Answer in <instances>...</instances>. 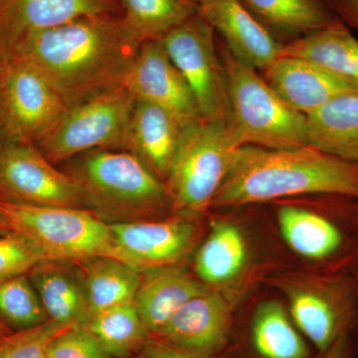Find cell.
Returning a JSON list of instances; mask_svg holds the SVG:
<instances>
[{
  "label": "cell",
  "instance_id": "obj_1",
  "mask_svg": "<svg viewBox=\"0 0 358 358\" xmlns=\"http://www.w3.org/2000/svg\"><path fill=\"white\" fill-rule=\"evenodd\" d=\"M140 42L122 16H90L23 35L8 46L44 75L71 107L122 84Z\"/></svg>",
  "mask_w": 358,
  "mask_h": 358
},
{
  "label": "cell",
  "instance_id": "obj_2",
  "mask_svg": "<svg viewBox=\"0 0 358 358\" xmlns=\"http://www.w3.org/2000/svg\"><path fill=\"white\" fill-rule=\"evenodd\" d=\"M307 194L358 199V162L310 145L288 150L244 145L235 150L212 206H243Z\"/></svg>",
  "mask_w": 358,
  "mask_h": 358
},
{
  "label": "cell",
  "instance_id": "obj_3",
  "mask_svg": "<svg viewBox=\"0 0 358 358\" xmlns=\"http://www.w3.org/2000/svg\"><path fill=\"white\" fill-rule=\"evenodd\" d=\"M71 176L87 205L112 223L147 220L173 207L166 182L127 150L85 152Z\"/></svg>",
  "mask_w": 358,
  "mask_h": 358
},
{
  "label": "cell",
  "instance_id": "obj_4",
  "mask_svg": "<svg viewBox=\"0 0 358 358\" xmlns=\"http://www.w3.org/2000/svg\"><path fill=\"white\" fill-rule=\"evenodd\" d=\"M0 221L9 233L29 240L54 260L84 262L107 257L129 265L115 243L110 223L93 210L0 197Z\"/></svg>",
  "mask_w": 358,
  "mask_h": 358
},
{
  "label": "cell",
  "instance_id": "obj_5",
  "mask_svg": "<svg viewBox=\"0 0 358 358\" xmlns=\"http://www.w3.org/2000/svg\"><path fill=\"white\" fill-rule=\"evenodd\" d=\"M223 63L229 93L227 129L237 148L288 150L308 145L305 115L289 107L257 70L227 50Z\"/></svg>",
  "mask_w": 358,
  "mask_h": 358
},
{
  "label": "cell",
  "instance_id": "obj_6",
  "mask_svg": "<svg viewBox=\"0 0 358 358\" xmlns=\"http://www.w3.org/2000/svg\"><path fill=\"white\" fill-rule=\"evenodd\" d=\"M237 148L223 122L183 129L166 180L174 210L192 216L212 206Z\"/></svg>",
  "mask_w": 358,
  "mask_h": 358
},
{
  "label": "cell",
  "instance_id": "obj_7",
  "mask_svg": "<svg viewBox=\"0 0 358 358\" xmlns=\"http://www.w3.org/2000/svg\"><path fill=\"white\" fill-rule=\"evenodd\" d=\"M275 285L288 300L294 324L317 353L352 331L358 308L357 275H287L275 279Z\"/></svg>",
  "mask_w": 358,
  "mask_h": 358
},
{
  "label": "cell",
  "instance_id": "obj_8",
  "mask_svg": "<svg viewBox=\"0 0 358 358\" xmlns=\"http://www.w3.org/2000/svg\"><path fill=\"white\" fill-rule=\"evenodd\" d=\"M70 106L31 63L0 48V131L13 143L38 145Z\"/></svg>",
  "mask_w": 358,
  "mask_h": 358
},
{
  "label": "cell",
  "instance_id": "obj_9",
  "mask_svg": "<svg viewBox=\"0 0 358 358\" xmlns=\"http://www.w3.org/2000/svg\"><path fill=\"white\" fill-rule=\"evenodd\" d=\"M136 98L124 85L71 107L54 131L38 143L51 162L96 150L122 148Z\"/></svg>",
  "mask_w": 358,
  "mask_h": 358
},
{
  "label": "cell",
  "instance_id": "obj_10",
  "mask_svg": "<svg viewBox=\"0 0 358 358\" xmlns=\"http://www.w3.org/2000/svg\"><path fill=\"white\" fill-rule=\"evenodd\" d=\"M160 41L189 85L202 119L227 126V74L216 52L213 27L197 13L167 32Z\"/></svg>",
  "mask_w": 358,
  "mask_h": 358
},
{
  "label": "cell",
  "instance_id": "obj_11",
  "mask_svg": "<svg viewBox=\"0 0 358 358\" xmlns=\"http://www.w3.org/2000/svg\"><path fill=\"white\" fill-rule=\"evenodd\" d=\"M0 197L43 206H88L71 174L55 169L34 145L13 141L0 148Z\"/></svg>",
  "mask_w": 358,
  "mask_h": 358
},
{
  "label": "cell",
  "instance_id": "obj_12",
  "mask_svg": "<svg viewBox=\"0 0 358 358\" xmlns=\"http://www.w3.org/2000/svg\"><path fill=\"white\" fill-rule=\"evenodd\" d=\"M134 98L159 106L182 129L201 121L199 106L160 39L143 42L122 84Z\"/></svg>",
  "mask_w": 358,
  "mask_h": 358
},
{
  "label": "cell",
  "instance_id": "obj_13",
  "mask_svg": "<svg viewBox=\"0 0 358 358\" xmlns=\"http://www.w3.org/2000/svg\"><path fill=\"white\" fill-rule=\"evenodd\" d=\"M233 329L232 306L210 288L179 308L152 338L185 352L221 357Z\"/></svg>",
  "mask_w": 358,
  "mask_h": 358
},
{
  "label": "cell",
  "instance_id": "obj_14",
  "mask_svg": "<svg viewBox=\"0 0 358 358\" xmlns=\"http://www.w3.org/2000/svg\"><path fill=\"white\" fill-rule=\"evenodd\" d=\"M115 243L129 265L143 271L176 265L194 244L196 227L185 218L110 223Z\"/></svg>",
  "mask_w": 358,
  "mask_h": 358
},
{
  "label": "cell",
  "instance_id": "obj_15",
  "mask_svg": "<svg viewBox=\"0 0 358 358\" xmlns=\"http://www.w3.org/2000/svg\"><path fill=\"white\" fill-rule=\"evenodd\" d=\"M197 13L218 31L235 59L265 70L281 57L284 45L253 15L241 0H196Z\"/></svg>",
  "mask_w": 358,
  "mask_h": 358
},
{
  "label": "cell",
  "instance_id": "obj_16",
  "mask_svg": "<svg viewBox=\"0 0 358 358\" xmlns=\"http://www.w3.org/2000/svg\"><path fill=\"white\" fill-rule=\"evenodd\" d=\"M264 71L275 93L306 117L338 96L358 93L357 85L307 59L282 55Z\"/></svg>",
  "mask_w": 358,
  "mask_h": 358
},
{
  "label": "cell",
  "instance_id": "obj_17",
  "mask_svg": "<svg viewBox=\"0 0 358 358\" xmlns=\"http://www.w3.org/2000/svg\"><path fill=\"white\" fill-rule=\"evenodd\" d=\"M120 6L119 0H6L0 6V47L37 30L115 14Z\"/></svg>",
  "mask_w": 358,
  "mask_h": 358
},
{
  "label": "cell",
  "instance_id": "obj_18",
  "mask_svg": "<svg viewBox=\"0 0 358 358\" xmlns=\"http://www.w3.org/2000/svg\"><path fill=\"white\" fill-rule=\"evenodd\" d=\"M234 345L240 358H315L319 355L299 331L288 308L275 300L257 306Z\"/></svg>",
  "mask_w": 358,
  "mask_h": 358
},
{
  "label": "cell",
  "instance_id": "obj_19",
  "mask_svg": "<svg viewBox=\"0 0 358 358\" xmlns=\"http://www.w3.org/2000/svg\"><path fill=\"white\" fill-rule=\"evenodd\" d=\"M209 289L180 266L148 268L143 271L134 303L152 338L179 308Z\"/></svg>",
  "mask_w": 358,
  "mask_h": 358
},
{
  "label": "cell",
  "instance_id": "obj_20",
  "mask_svg": "<svg viewBox=\"0 0 358 358\" xmlns=\"http://www.w3.org/2000/svg\"><path fill=\"white\" fill-rule=\"evenodd\" d=\"M182 129L166 110L136 99L122 148L166 182Z\"/></svg>",
  "mask_w": 358,
  "mask_h": 358
},
{
  "label": "cell",
  "instance_id": "obj_21",
  "mask_svg": "<svg viewBox=\"0 0 358 358\" xmlns=\"http://www.w3.org/2000/svg\"><path fill=\"white\" fill-rule=\"evenodd\" d=\"M67 261L39 264L28 274L48 319L66 327L85 326L90 317L83 274Z\"/></svg>",
  "mask_w": 358,
  "mask_h": 358
},
{
  "label": "cell",
  "instance_id": "obj_22",
  "mask_svg": "<svg viewBox=\"0 0 358 358\" xmlns=\"http://www.w3.org/2000/svg\"><path fill=\"white\" fill-rule=\"evenodd\" d=\"M249 258L243 230L229 220L214 219L195 256V274L209 288L226 286L243 273Z\"/></svg>",
  "mask_w": 358,
  "mask_h": 358
},
{
  "label": "cell",
  "instance_id": "obj_23",
  "mask_svg": "<svg viewBox=\"0 0 358 358\" xmlns=\"http://www.w3.org/2000/svg\"><path fill=\"white\" fill-rule=\"evenodd\" d=\"M310 147L358 162V93L334 99L307 115Z\"/></svg>",
  "mask_w": 358,
  "mask_h": 358
},
{
  "label": "cell",
  "instance_id": "obj_24",
  "mask_svg": "<svg viewBox=\"0 0 358 358\" xmlns=\"http://www.w3.org/2000/svg\"><path fill=\"white\" fill-rule=\"evenodd\" d=\"M282 55L307 59L358 86V37L338 20L284 45Z\"/></svg>",
  "mask_w": 358,
  "mask_h": 358
},
{
  "label": "cell",
  "instance_id": "obj_25",
  "mask_svg": "<svg viewBox=\"0 0 358 358\" xmlns=\"http://www.w3.org/2000/svg\"><path fill=\"white\" fill-rule=\"evenodd\" d=\"M241 1L281 43V39L289 43L322 29L336 20L324 0Z\"/></svg>",
  "mask_w": 358,
  "mask_h": 358
},
{
  "label": "cell",
  "instance_id": "obj_26",
  "mask_svg": "<svg viewBox=\"0 0 358 358\" xmlns=\"http://www.w3.org/2000/svg\"><path fill=\"white\" fill-rule=\"evenodd\" d=\"M84 262L87 263L83 277L90 317L106 308L133 303L143 271L107 257L90 259Z\"/></svg>",
  "mask_w": 358,
  "mask_h": 358
},
{
  "label": "cell",
  "instance_id": "obj_27",
  "mask_svg": "<svg viewBox=\"0 0 358 358\" xmlns=\"http://www.w3.org/2000/svg\"><path fill=\"white\" fill-rule=\"evenodd\" d=\"M85 327L112 358H134L150 339L134 301L94 313Z\"/></svg>",
  "mask_w": 358,
  "mask_h": 358
},
{
  "label": "cell",
  "instance_id": "obj_28",
  "mask_svg": "<svg viewBox=\"0 0 358 358\" xmlns=\"http://www.w3.org/2000/svg\"><path fill=\"white\" fill-rule=\"evenodd\" d=\"M119 3L124 24L141 44L162 38L199 10L195 0H119Z\"/></svg>",
  "mask_w": 358,
  "mask_h": 358
},
{
  "label": "cell",
  "instance_id": "obj_29",
  "mask_svg": "<svg viewBox=\"0 0 358 358\" xmlns=\"http://www.w3.org/2000/svg\"><path fill=\"white\" fill-rule=\"evenodd\" d=\"M0 320L13 331L32 329L49 320L28 274L0 282Z\"/></svg>",
  "mask_w": 358,
  "mask_h": 358
},
{
  "label": "cell",
  "instance_id": "obj_30",
  "mask_svg": "<svg viewBox=\"0 0 358 358\" xmlns=\"http://www.w3.org/2000/svg\"><path fill=\"white\" fill-rule=\"evenodd\" d=\"M70 327L49 320L38 327L2 336L0 358H46L51 341Z\"/></svg>",
  "mask_w": 358,
  "mask_h": 358
},
{
  "label": "cell",
  "instance_id": "obj_31",
  "mask_svg": "<svg viewBox=\"0 0 358 358\" xmlns=\"http://www.w3.org/2000/svg\"><path fill=\"white\" fill-rule=\"evenodd\" d=\"M54 260L29 240L14 233L0 235V282L27 275L45 261Z\"/></svg>",
  "mask_w": 358,
  "mask_h": 358
},
{
  "label": "cell",
  "instance_id": "obj_32",
  "mask_svg": "<svg viewBox=\"0 0 358 358\" xmlns=\"http://www.w3.org/2000/svg\"><path fill=\"white\" fill-rule=\"evenodd\" d=\"M46 358H112L85 326L72 327L48 345Z\"/></svg>",
  "mask_w": 358,
  "mask_h": 358
},
{
  "label": "cell",
  "instance_id": "obj_33",
  "mask_svg": "<svg viewBox=\"0 0 358 358\" xmlns=\"http://www.w3.org/2000/svg\"><path fill=\"white\" fill-rule=\"evenodd\" d=\"M134 358H220L206 357V355H195L185 352L173 346L166 345L162 341L150 338L147 345L143 346L138 355Z\"/></svg>",
  "mask_w": 358,
  "mask_h": 358
},
{
  "label": "cell",
  "instance_id": "obj_34",
  "mask_svg": "<svg viewBox=\"0 0 358 358\" xmlns=\"http://www.w3.org/2000/svg\"><path fill=\"white\" fill-rule=\"evenodd\" d=\"M336 20L358 33V0H324Z\"/></svg>",
  "mask_w": 358,
  "mask_h": 358
},
{
  "label": "cell",
  "instance_id": "obj_35",
  "mask_svg": "<svg viewBox=\"0 0 358 358\" xmlns=\"http://www.w3.org/2000/svg\"><path fill=\"white\" fill-rule=\"evenodd\" d=\"M315 358H358V350L353 338L352 331L343 334Z\"/></svg>",
  "mask_w": 358,
  "mask_h": 358
},
{
  "label": "cell",
  "instance_id": "obj_36",
  "mask_svg": "<svg viewBox=\"0 0 358 358\" xmlns=\"http://www.w3.org/2000/svg\"><path fill=\"white\" fill-rule=\"evenodd\" d=\"M11 333H13V329H9V327H7L1 320H0V338L8 336V334H10Z\"/></svg>",
  "mask_w": 358,
  "mask_h": 358
},
{
  "label": "cell",
  "instance_id": "obj_37",
  "mask_svg": "<svg viewBox=\"0 0 358 358\" xmlns=\"http://www.w3.org/2000/svg\"><path fill=\"white\" fill-rule=\"evenodd\" d=\"M352 336L353 338H355V345H357V348L358 350V308L357 313V319H355V326H353L352 329Z\"/></svg>",
  "mask_w": 358,
  "mask_h": 358
},
{
  "label": "cell",
  "instance_id": "obj_38",
  "mask_svg": "<svg viewBox=\"0 0 358 358\" xmlns=\"http://www.w3.org/2000/svg\"><path fill=\"white\" fill-rule=\"evenodd\" d=\"M9 233L8 231L6 230V228L4 227L3 224H2L1 221H0V235L7 234Z\"/></svg>",
  "mask_w": 358,
  "mask_h": 358
},
{
  "label": "cell",
  "instance_id": "obj_39",
  "mask_svg": "<svg viewBox=\"0 0 358 358\" xmlns=\"http://www.w3.org/2000/svg\"><path fill=\"white\" fill-rule=\"evenodd\" d=\"M6 1V0H0V6H2V4H3Z\"/></svg>",
  "mask_w": 358,
  "mask_h": 358
},
{
  "label": "cell",
  "instance_id": "obj_40",
  "mask_svg": "<svg viewBox=\"0 0 358 358\" xmlns=\"http://www.w3.org/2000/svg\"><path fill=\"white\" fill-rule=\"evenodd\" d=\"M195 1H196V0H195Z\"/></svg>",
  "mask_w": 358,
  "mask_h": 358
}]
</instances>
